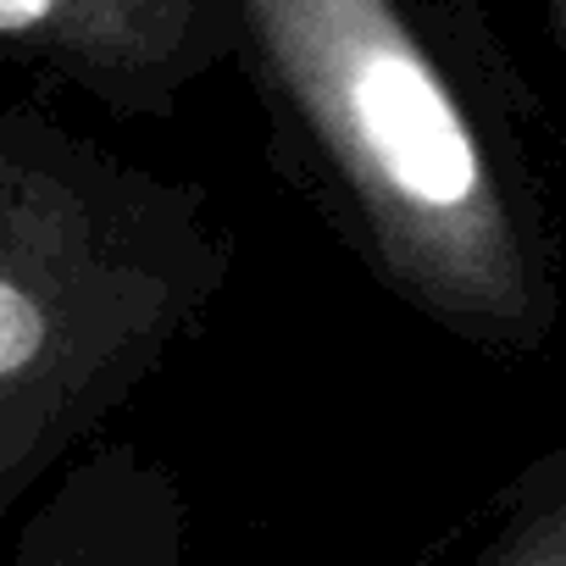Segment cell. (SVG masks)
I'll list each match as a JSON object with an SVG mask.
<instances>
[{
	"label": "cell",
	"instance_id": "cell-2",
	"mask_svg": "<svg viewBox=\"0 0 566 566\" xmlns=\"http://www.w3.org/2000/svg\"><path fill=\"white\" fill-rule=\"evenodd\" d=\"M233 228L40 106H0V522L200 334Z\"/></svg>",
	"mask_w": 566,
	"mask_h": 566
},
{
	"label": "cell",
	"instance_id": "cell-3",
	"mask_svg": "<svg viewBox=\"0 0 566 566\" xmlns=\"http://www.w3.org/2000/svg\"><path fill=\"white\" fill-rule=\"evenodd\" d=\"M0 56L112 117L167 123L233 62V0H0Z\"/></svg>",
	"mask_w": 566,
	"mask_h": 566
},
{
	"label": "cell",
	"instance_id": "cell-4",
	"mask_svg": "<svg viewBox=\"0 0 566 566\" xmlns=\"http://www.w3.org/2000/svg\"><path fill=\"white\" fill-rule=\"evenodd\" d=\"M67 516H95V527H78L62 538L51 566L67 560H123V566H167L184 555V494L178 483L145 461L139 450H95L84 467L56 478L40 522H67Z\"/></svg>",
	"mask_w": 566,
	"mask_h": 566
},
{
	"label": "cell",
	"instance_id": "cell-5",
	"mask_svg": "<svg viewBox=\"0 0 566 566\" xmlns=\"http://www.w3.org/2000/svg\"><path fill=\"white\" fill-rule=\"evenodd\" d=\"M478 566H566V444L522 467L483 511Z\"/></svg>",
	"mask_w": 566,
	"mask_h": 566
},
{
	"label": "cell",
	"instance_id": "cell-1",
	"mask_svg": "<svg viewBox=\"0 0 566 566\" xmlns=\"http://www.w3.org/2000/svg\"><path fill=\"white\" fill-rule=\"evenodd\" d=\"M266 150L373 283L483 356L560 323L538 101L478 0H233Z\"/></svg>",
	"mask_w": 566,
	"mask_h": 566
},
{
	"label": "cell",
	"instance_id": "cell-6",
	"mask_svg": "<svg viewBox=\"0 0 566 566\" xmlns=\"http://www.w3.org/2000/svg\"><path fill=\"white\" fill-rule=\"evenodd\" d=\"M544 18H549V40H555V51L566 62V0H544Z\"/></svg>",
	"mask_w": 566,
	"mask_h": 566
}]
</instances>
